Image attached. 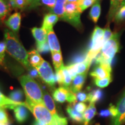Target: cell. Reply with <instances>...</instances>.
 <instances>
[{"label":"cell","instance_id":"6da1fadb","mask_svg":"<svg viewBox=\"0 0 125 125\" xmlns=\"http://www.w3.org/2000/svg\"><path fill=\"white\" fill-rule=\"evenodd\" d=\"M4 42L9 54L29 70L32 67L29 61V53L12 31L5 30Z\"/></svg>","mask_w":125,"mask_h":125},{"label":"cell","instance_id":"7a4b0ae2","mask_svg":"<svg viewBox=\"0 0 125 125\" xmlns=\"http://www.w3.org/2000/svg\"><path fill=\"white\" fill-rule=\"evenodd\" d=\"M19 80L25 92L26 98L37 104H44L43 92L39 84L29 75L20 76Z\"/></svg>","mask_w":125,"mask_h":125},{"label":"cell","instance_id":"3957f363","mask_svg":"<svg viewBox=\"0 0 125 125\" xmlns=\"http://www.w3.org/2000/svg\"><path fill=\"white\" fill-rule=\"evenodd\" d=\"M119 36L118 33L112 34L111 38L104 45L100 53L95 58L94 62L97 65L103 63L111 64L114 56L119 49Z\"/></svg>","mask_w":125,"mask_h":125},{"label":"cell","instance_id":"277c9868","mask_svg":"<svg viewBox=\"0 0 125 125\" xmlns=\"http://www.w3.org/2000/svg\"><path fill=\"white\" fill-rule=\"evenodd\" d=\"M27 108L31 111L37 121L46 125H57L51 112L44 104H37L26 98Z\"/></svg>","mask_w":125,"mask_h":125},{"label":"cell","instance_id":"5b68a950","mask_svg":"<svg viewBox=\"0 0 125 125\" xmlns=\"http://www.w3.org/2000/svg\"><path fill=\"white\" fill-rule=\"evenodd\" d=\"M78 2H67L65 6V14L64 21L70 23L78 29L82 27L81 14Z\"/></svg>","mask_w":125,"mask_h":125},{"label":"cell","instance_id":"8992f818","mask_svg":"<svg viewBox=\"0 0 125 125\" xmlns=\"http://www.w3.org/2000/svg\"><path fill=\"white\" fill-rule=\"evenodd\" d=\"M53 98L56 101L60 103L67 101L71 104H75L77 101L76 93L71 91L70 88L63 86H60L54 90L53 93Z\"/></svg>","mask_w":125,"mask_h":125},{"label":"cell","instance_id":"52a82bcc","mask_svg":"<svg viewBox=\"0 0 125 125\" xmlns=\"http://www.w3.org/2000/svg\"><path fill=\"white\" fill-rule=\"evenodd\" d=\"M39 76L45 83L51 87H53L56 82L55 75L53 74L51 65L46 61H43L40 66L37 67Z\"/></svg>","mask_w":125,"mask_h":125},{"label":"cell","instance_id":"ba28073f","mask_svg":"<svg viewBox=\"0 0 125 125\" xmlns=\"http://www.w3.org/2000/svg\"><path fill=\"white\" fill-rule=\"evenodd\" d=\"M43 100L44 105L48 109V110L51 112L52 115L55 119L57 125H68L67 119L65 117L59 115L56 111L55 104H54L53 100L51 95L47 92H43Z\"/></svg>","mask_w":125,"mask_h":125},{"label":"cell","instance_id":"9c48e42d","mask_svg":"<svg viewBox=\"0 0 125 125\" xmlns=\"http://www.w3.org/2000/svg\"><path fill=\"white\" fill-rule=\"evenodd\" d=\"M117 115L112 119V125H123L125 123V91L116 106Z\"/></svg>","mask_w":125,"mask_h":125},{"label":"cell","instance_id":"30bf717a","mask_svg":"<svg viewBox=\"0 0 125 125\" xmlns=\"http://www.w3.org/2000/svg\"><path fill=\"white\" fill-rule=\"evenodd\" d=\"M111 64L103 63L97 65L90 73V75L94 78L103 79L111 76Z\"/></svg>","mask_w":125,"mask_h":125},{"label":"cell","instance_id":"8fae6325","mask_svg":"<svg viewBox=\"0 0 125 125\" xmlns=\"http://www.w3.org/2000/svg\"><path fill=\"white\" fill-rule=\"evenodd\" d=\"M5 23L13 33H18L21 24V14L19 12H16L12 14L6 20Z\"/></svg>","mask_w":125,"mask_h":125},{"label":"cell","instance_id":"7c38bea8","mask_svg":"<svg viewBox=\"0 0 125 125\" xmlns=\"http://www.w3.org/2000/svg\"><path fill=\"white\" fill-rule=\"evenodd\" d=\"M59 19V17L55 14L48 13L45 15L43 18L42 28L46 31L47 34L52 30H53L54 25L57 22Z\"/></svg>","mask_w":125,"mask_h":125},{"label":"cell","instance_id":"4fadbf2b","mask_svg":"<svg viewBox=\"0 0 125 125\" xmlns=\"http://www.w3.org/2000/svg\"><path fill=\"white\" fill-rule=\"evenodd\" d=\"M87 73L82 74H78L73 79V82L70 86V89L75 93L81 92L83 86L85 83Z\"/></svg>","mask_w":125,"mask_h":125},{"label":"cell","instance_id":"5bb4252c","mask_svg":"<svg viewBox=\"0 0 125 125\" xmlns=\"http://www.w3.org/2000/svg\"><path fill=\"white\" fill-rule=\"evenodd\" d=\"M47 40L51 53L61 52L60 43L53 30L49 31L47 34Z\"/></svg>","mask_w":125,"mask_h":125},{"label":"cell","instance_id":"9a60e30c","mask_svg":"<svg viewBox=\"0 0 125 125\" xmlns=\"http://www.w3.org/2000/svg\"><path fill=\"white\" fill-rule=\"evenodd\" d=\"M0 105L4 108H9L13 109L18 105H23L27 108V104L23 102H16L10 99V98L5 96L0 92Z\"/></svg>","mask_w":125,"mask_h":125},{"label":"cell","instance_id":"2e32d148","mask_svg":"<svg viewBox=\"0 0 125 125\" xmlns=\"http://www.w3.org/2000/svg\"><path fill=\"white\" fill-rule=\"evenodd\" d=\"M31 32L32 35L36 40L37 46L42 45L46 42L47 40V32L42 28L34 27L31 29Z\"/></svg>","mask_w":125,"mask_h":125},{"label":"cell","instance_id":"e0dca14e","mask_svg":"<svg viewBox=\"0 0 125 125\" xmlns=\"http://www.w3.org/2000/svg\"><path fill=\"white\" fill-rule=\"evenodd\" d=\"M13 110L16 119L19 123H23L27 119L29 113L25 106L23 105H18L13 109Z\"/></svg>","mask_w":125,"mask_h":125},{"label":"cell","instance_id":"ac0fdd59","mask_svg":"<svg viewBox=\"0 0 125 125\" xmlns=\"http://www.w3.org/2000/svg\"><path fill=\"white\" fill-rule=\"evenodd\" d=\"M67 0H56L55 6L51 11L59 17V19L63 20L65 14V6L67 4Z\"/></svg>","mask_w":125,"mask_h":125},{"label":"cell","instance_id":"d6986e66","mask_svg":"<svg viewBox=\"0 0 125 125\" xmlns=\"http://www.w3.org/2000/svg\"><path fill=\"white\" fill-rule=\"evenodd\" d=\"M29 53V61L31 66L37 68L42 63L44 60L39 54L37 50H32L28 53Z\"/></svg>","mask_w":125,"mask_h":125},{"label":"cell","instance_id":"ffe728a7","mask_svg":"<svg viewBox=\"0 0 125 125\" xmlns=\"http://www.w3.org/2000/svg\"><path fill=\"white\" fill-rule=\"evenodd\" d=\"M96 114V108L95 104L90 103L87 109L83 114L84 125H88L90 121L94 118Z\"/></svg>","mask_w":125,"mask_h":125},{"label":"cell","instance_id":"44dd1931","mask_svg":"<svg viewBox=\"0 0 125 125\" xmlns=\"http://www.w3.org/2000/svg\"><path fill=\"white\" fill-rule=\"evenodd\" d=\"M125 5V0H115L113 4L110 5V9H109L108 18L109 21L114 20V17L116 14L117 12Z\"/></svg>","mask_w":125,"mask_h":125},{"label":"cell","instance_id":"7402d4cb","mask_svg":"<svg viewBox=\"0 0 125 125\" xmlns=\"http://www.w3.org/2000/svg\"><path fill=\"white\" fill-rule=\"evenodd\" d=\"M67 112L70 118L74 121L75 122L78 123H81L83 122V114L78 112L74 109V108L71 105H68L67 107Z\"/></svg>","mask_w":125,"mask_h":125},{"label":"cell","instance_id":"603a6c76","mask_svg":"<svg viewBox=\"0 0 125 125\" xmlns=\"http://www.w3.org/2000/svg\"><path fill=\"white\" fill-rule=\"evenodd\" d=\"M101 13V5L97 1L92 6L89 13V17L94 23L97 22Z\"/></svg>","mask_w":125,"mask_h":125},{"label":"cell","instance_id":"cb8c5ba5","mask_svg":"<svg viewBox=\"0 0 125 125\" xmlns=\"http://www.w3.org/2000/svg\"><path fill=\"white\" fill-rule=\"evenodd\" d=\"M11 8L6 0H0V21L10 13Z\"/></svg>","mask_w":125,"mask_h":125},{"label":"cell","instance_id":"d4e9b609","mask_svg":"<svg viewBox=\"0 0 125 125\" xmlns=\"http://www.w3.org/2000/svg\"><path fill=\"white\" fill-rule=\"evenodd\" d=\"M52 58L54 68L56 71L60 69L63 66L62 57V52H54L52 53Z\"/></svg>","mask_w":125,"mask_h":125},{"label":"cell","instance_id":"484cf974","mask_svg":"<svg viewBox=\"0 0 125 125\" xmlns=\"http://www.w3.org/2000/svg\"><path fill=\"white\" fill-rule=\"evenodd\" d=\"M103 92L100 89L94 90L88 94V101L90 103L95 104L102 98Z\"/></svg>","mask_w":125,"mask_h":125},{"label":"cell","instance_id":"4316f807","mask_svg":"<svg viewBox=\"0 0 125 125\" xmlns=\"http://www.w3.org/2000/svg\"><path fill=\"white\" fill-rule=\"evenodd\" d=\"M88 51H83L82 52L76 54L70 60L69 65L81 63V62H84L86 60Z\"/></svg>","mask_w":125,"mask_h":125},{"label":"cell","instance_id":"83f0119b","mask_svg":"<svg viewBox=\"0 0 125 125\" xmlns=\"http://www.w3.org/2000/svg\"><path fill=\"white\" fill-rule=\"evenodd\" d=\"M62 71L64 76V85L63 87L70 88L71 85V81L73 80L71 76L67 70L66 66L63 65L62 67Z\"/></svg>","mask_w":125,"mask_h":125},{"label":"cell","instance_id":"f1b7e54d","mask_svg":"<svg viewBox=\"0 0 125 125\" xmlns=\"http://www.w3.org/2000/svg\"><path fill=\"white\" fill-rule=\"evenodd\" d=\"M112 79L111 76L109 77L103 78V79H97V78H94V83L98 87H101V88H104L108 86L109 84L111 82Z\"/></svg>","mask_w":125,"mask_h":125},{"label":"cell","instance_id":"f546056e","mask_svg":"<svg viewBox=\"0 0 125 125\" xmlns=\"http://www.w3.org/2000/svg\"><path fill=\"white\" fill-rule=\"evenodd\" d=\"M23 93L21 90H16L11 92L9 94V98L16 102H21Z\"/></svg>","mask_w":125,"mask_h":125},{"label":"cell","instance_id":"4dcf8cb0","mask_svg":"<svg viewBox=\"0 0 125 125\" xmlns=\"http://www.w3.org/2000/svg\"><path fill=\"white\" fill-rule=\"evenodd\" d=\"M114 20L116 23H120L125 20V5L119 9V10L117 12Z\"/></svg>","mask_w":125,"mask_h":125},{"label":"cell","instance_id":"1f68e13d","mask_svg":"<svg viewBox=\"0 0 125 125\" xmlns=\"http://www.w3.org/2000/svg\"><path fill=\"white\" fill-rule=\"evenodd\" d=\"M95 1H96L95 0H82L80 2H78L81 11L82 12L89 7H91L92 5L94 4Z\"/></svg>","mask_w":125,"mask_h":125},{"label":"cell","instance_id":"d6a6232c","mask_svg":"<svg viewBox=\"0 0 125 125\" xmlns=\"http://www.w3.org/2000/svg\"><path fill=\"white\" fill-rule=\"evenodd\" d=\"M6 52V44L4 41L0 42V65L4 64Z\"/></svg>","mask_w":125,"mask_h":125},{"label":"cell","instance_id":"836d02e7","mask_svg":"<svg viewBox=\"0 0 125 125\" xmlns=\"http://www.w3.org/2000/svg\"><path fill=\"white\" fill-rule=\"evenodd\" d=\"M62 67L60 68L59 70L56 71L55 74V78L56 82H57V83H58L61 86H63L64 85V76L62 71Z\"/></svg>","mask_w":125,"mask_h":125},{"label":"cell","instance_id":"e575fe53","mask_svg":"<svg viewBox=\"0 0 125 125\" xmlns=\"http://www.w3.org/2000/svg\"><path fill=\"white\" fill-rule=\"evenodd\" d=\"M16 9H23L30 7L27 0H15Z\"/></svg>","mask_w":125,"mask_h":125},{"label":"cell","instance_id":"d590c367","mask_svg":"<svg viewBox=\"0 0 125 125\" xmlns=\"http://www.w3.org/2000/svg\"><path fill=\"white\" fill-rule=\"evenodd\" d=\"M73 107L74 108V109L76 111H77L78 112L83 114L85 112L86 109H87V105H86L85 103L79 102L78 103H75L74 104V106Z\"/></svg>","mask_w":125,"mask_h":125},{"label":"cell","instance_id":"8d00e7d4","mask_svg":"<svg viewBox=\"0 0 125 125\" xmlns=\"http://www.w3.org/2000/svg\"><path fill=\"white\" fill-rule=\"evenodd\" d=\"M37 51L39 53H48L51 51L48 42H46L43 43L42 45L37 46Z\"/></svg>","mask_w":125,"mask_h":125},{"label":"cell","instance_id":"74e56055","mask_svg":"<svg viewBox=\"0 0 125 125\" xmlns=\"http://www.w3.org/2000/svg\"><path fill=\"white\" fill-rule=\"evenodd\" d=\"M104 37H103V43L104 45L108 41L109 39L111 38L112 35V33L110 29H109V26L108 25L107 26V27H105V29H104ZM104 46V45H103Z\"/></svg>","mask_w":125,"mask_h":125},{"label":"cell","instance_id":"f35d334b","mask_svg":"<svg viewBox=\"0 0 125 125\" xmlns=\"http://www.w3.org/2000/svg\"><path fill=\"white\" fill-rule=\"evenodd\" d=\"M76 101H80V102H86L88 101V94L83 92H79L76 93Z\"/></svg>","mask_w":125,"mask_h":125},{"label":"cell","instance_id":"ab89813d","mask_svg":"<svg viewBox=\"0 0 125 125\" xmlns=\"http://www.w3.org/2000/svg\"><path fill=\"white\" fill-rule=\"evenodd\" d=\"M56 0H40V4H43L46 7L53 9L55 6Z\"/></svg>","mask_w":125,"mask_h":125},{"label":"cell","instance_id":"60d3db41","mask_svg":"<svg viewBox=\"0 0 125 125\" xmlns=\"http://www.w3.org/2000/svg\"><path fill=\"white\" fill-rule=\"evenodd\" d=\"M0 122L4 123H8V118L7 112L4 108L0 109Z\"/></svg>","mask_w":125,"mask_h":125},{"label":"cell","instance_id":"b9f144b4","mask_svg":"<svg viewBox=\"0 0 125 125\" xmlns=\"http://www.w3.org/2000/svg\"><path fill=\"white\" fill-rule=\"evenodd\" d=\"M29 71V75L31 76L32 78H38L39 76V74L38 70H37V68H34L33 67H31L30 69L28 70Z\"/></svg>","mask_w":125,"mask_h":125},{"label":"cell","instance_id":"7bdbcfd3","mask_svg":"<svg viewBox=\"0 0 125 125\" xmlns=\"http://www.w3.org/2000/svg\"><path fill=\"white\" fill-rule=\"evenodd\" d=\"M100 115L101 116L104 117H107L109 116H111V113L110 110L109 108L107 109H105V110H102L100 112Z\"/></svg>","mask_w":125,"mask_h":125},{"label":"cell","instance_id":"ee69618b","mask_svg":"<svg viewBox=\"0 0 125 125\" xmlns=\"http://www.w3.org/2000/svg\"><path fill=\"white\" fill-rule=\"evenodd\" d=\"M46 125L44 124V123L41 122L37 121H37L34 122L33 125Z\"/></svg>","mask_w":125,"mask_h":125},{"label":"cell","instance_id":"f6af8a7d","mask_svg":"<svg viewBox=\"0 0 125 125\" xmlns=\"http://www.w3.org/2000/svg\"><path fill=\"white\" fill-rule=\"evenodd\" d=\"M67 2H78V0H67Z\"/></svg>","mask_w":125,"mask_h":125},{"label":"cell","instance_id":"bcb514c9","mask_svg":"<svg viewBox=\"0 0 125 125\" xmlns=\"http://www.w3.org/2000/svg\"><path fill=\"white\" fill-rule=\"evenodd\" d=\"M0 125H9L8 123H2V122H0Z\"/></svg>","mask_w":125,"mask_h":125},{"label":"cell","instance_id":"7dc6e473","mask_svg":"<svg viewBox=\"0 0 125 125\" xmlns=\"http://www.w3.org/2000/svg\"><path fill=\"white\" fill-rule=\"evenodd\" d=\"M115 0H111V3H113L114 1H115Z\"/></svg>","mask_w":125,"mask_h":125},{"label":"cell","instance_id":"c3c4849f","mask_svg":"<svg viewBox=\"0 0 125 125\" xmlns=\"http://www.w3.org/2000/svg\"><path fill=\"white\" fill-rule=\"evenodd\" d=\"M1 108H3V107H2V106L0 105V109H1Z\"/></svg>","mask_w":125,"mask_h":125},{"label":"cell","instance_id":"681fc988","mask_svg":"<svg viewBox=\"0 0 125 125\" xmlns=\"http://www.w3.org/2000/svg\"><path fill=\"white\" fill-rule=\"evenodd\" d=\"M82 1V0H78V2H80V1Z\"/></svg>","mask_w":125,"mask_h":125},{"label":"cell","instance_id":"f907efd6","mask_svg":"<svg viewBox=\"0 0 125 125\" xmlns=\"http://www.w3.org/2000/svg\"><path fill=\"white\" fill-rule=\"evenodd\" d=\"M95 1H96V0H95Z\"/></svg>","mask_w":125,"mask_h":125}]
</instances>
